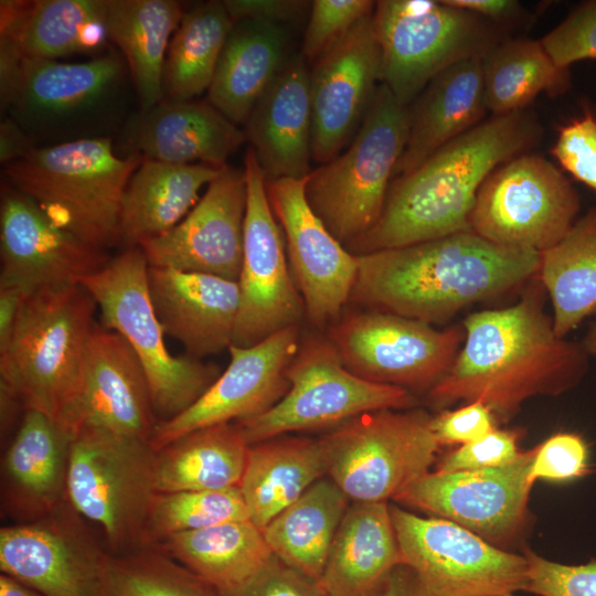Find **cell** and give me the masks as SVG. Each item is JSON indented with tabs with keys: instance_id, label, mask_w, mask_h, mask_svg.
<instances>
[{
	"instance_id": "cell-1",
	"label": "cell",
	"mask_w": 596,
	"mask_h": 596,
	"mask_svg": "<svg viewBox=\"0 0 596 596\" xmlns=\"http://www.w3.org/2000/svg\"><path fill=\"white\" fill-rule=\"evenodd\" d=\"M538 277L504 308L468 316L465 339L448 372L426 394L435 407L480 402L496 421L508 422L529 398L574 389L588 369L582 341L556 334L544 310Z\"/></svg>"
},
{
	"instance_id": "cell-2",
	"label": "cell",
	"mask_w": 596,
	"mask_h": 596,
	"mask_svg": "<svg viewBox=\"0 0 596 596\" xmlns=\"http://www.w3.org/2000/svg\"><path fill=\"white\" fill-rule=\"evenodd\" d=\"M356 256L350 302L432 326L525 284L540 267V253L501 246L472 231Z\"/></svg>"
},
{
	"instance_id": "cell-3",
	"label": "cell",
	"mask_w": 596,
	"mask_h": 596,
	"mask_svg": "<svg viewBox=\"0 0 596 596\" xmlns=\"http://www.w3.org/2000/svg\"><path fill=\"white\" fill-rule=\"evenodd\" d=\"M542 132L536 116L525 109L482 120L395 177L380 219L347 249L362 255L471 231L470 215L486 179L535 146Z\"/></svg>"
},
{
	"instance_id": "cell-4",
	"label": "cell",
	"mask_w": 596,
	"mask_h": 596,
	"mask_svg": "<svg viewBox=\"0 0 596 596\" xmlns=\"http://www.w3.org/2000/svg\"><path fill=\"white\" fill-rule=\"evenodd\" d=\"M141 161L117 156L111 138L97 137L36 147L2 173L55 224L105 251L119 244L121 200Z\"/></svg>"
},
{
	"instance_id": "cell-5",
	"label": "cell",
	"mask_w": 596,
	"mask_h": 596,
	"mask_svg": "<svg viewBox=\"0 0 596 596\" xmlns=\"http://www.w3.org/2000/svg\"><path fill=\"white\" fill-rule=\"evenodd\" d=\"M148 267L139 246L127 247L81 285L94 298L102 327L119 333L137 355L155 415L166 422L193 405L221 373L214 364L170 353L150 298Z\"/></svg>"
},
{
	"instance_id": "cell-6",
	"label": "cell",
	"mask_w": 596,
	"mask_h": 596,
	"mask_svg": "<svg viewBox=\"0 0 596 596\" xmlns=\"http://www.w3.org/2000/svg\"><path fill=\"white\" fill-rule=\"evenodd\" d=\"M97 305L81 285L46 287L26 294L4 354L0 382L24 411L56 418L75 383Z\"/></svg>"
},
{
	"instance_id": "cell-7",
	"label": "cell",
	"mask_w": 596,
	"mask_h": 596,
	"mask_svg": "<svg viewBox=\"0 0 596 596\" xmlns=\"http://www.w3.org/2000/svg\"><path fill=\"white\" fill-rule=\"evenodd\" d=\"M408 128L409 107L380 84L352 141L306 178L311 209L343 246L362 237L380 219Z\"/></svg>"
},
{
	"instance_id": "cell-8",
	"label": "cell",
	"mask_w": 596,
	"mask_h": 596,
	"mask_svg": "<svg viewBox=\"0 0 596 596\" xmlns=\"http://www.w3.org/2000/svg\"><path fill=\"white\" fill-rule=\"evenodd\" d=\"M372 17L380 84L407 107L441 72L502 41L497 24L444 0H380Z\"/></svg>"
},
{
	"instance_id": "cell-9",
	"label": "cell",
	"mask_w": 596,
	"mask_h": 596,
	"mask_svg": "<svg viewBox=\"0 0 596 596\" xmlns=\"http://www.w3.org/2000/svg\"><path fill=\"white\" fill-rule=\"evenodd\" d=\"M156 465L157 451L141 438L85 429L71 439L66 501L102 530L110 554L141 547Z\"/></svg>"
},
{
	"instance_id": "cell-10",
	"label": "cell",
	"mask_w": 596,
	"mask_h": 596,
	"mask_svg": "<svg viewBox=\"0 0 596 596\" xmlns=\"http://www.w3.org/2000/svg\"><path fill=\"white\" fill-rule=\"evenodd\" d=\"M432 418L422 408L380 409L328 430L319 437L327 476L351 502L395 500L436 460Z\"/></svg>"
},
{
	"instance_id": "cell-11",
	"label": "cell",
	"mask_w": 596,
	"mask_h": 596,
	"mask_svg": "<svg viewBox=\"0 0 596 596\" xmlns=\"http://www.w3.org/2000/svg\"><path fill=\"white\" fill-rule=\"evenodd\" d=\"M289 390L267 412L235 422L249 445L294 432L332 429L361 414L406 409L412 392L351 373L326 333H301L288 371Z\"/></svg>"
},
{
	"instance_id": "cell-12",
	"label": "cell",
	"mask_w": 596,
	"mask_h": 596,
	"mask_svg": "<svg viewBox=\"0 0 596 596\" xmlns=\"http://www.w3.org/2000/svg\"><path fill=\"white\" fill-rule=\"evenodd\" d=\"M127 72L115 51L76 63L26 57L7 115L38 147L107 137L104 128L119 109Z\"/></svg>"
},
{
	"instance_id": "cell-13",
	"label": "cell",
	"mask_w": 596,
	"mask_h": 596,
	"mask_svg": "<svg viewBox=\"0 0 596 596\" xmlns=\"http://www.w3.org/2000/svg\"><path fill=\"white\" fill-rule=\"evenodd\" d=\"M579 209V195L564 173L544 157L525 152L486 179L469 224L491 243L541 254L567 234Z\"/></svg>"
},
{
	"instance_id": "cell-14",
	"label": "cell",
	"mask_w": 596,
	"mask_h": 596,
	"mask_svg": "<svg viewBox=\"0 0 596 596\" xmlns=\"http://www.w3.org/2000/svg\"><path fill=\"white\" fill-rule=\"evenodd\" d=\"M324 333L351 373L412 393H427L443 379L465 339L462 324L437 329L364 308L343 312Z\"/></svg>"
},
{
	"instance_id": "cell-15",
	"label": "cell",
	"mask_w": 596,
	"mask_h": 596,
	"mask_svg": "<svg viewBox=\"0 0 596 596\" xmlns=\"http://www.w3.org/2000/svg\"><path fill=\"white\" fill-rule=\"evenodd\" d=\"M401 552L435 596H487L526 590L524 555L510 553L441 518H424L390 504Z\"/></svg>"
},
{
	"instance_id": "cell-16",
	"label": "cell",
	"mask_w": 596,
	"mask_h": 596,
	"mask_svg": "<svg viewBox=\"0 0 596 596\" xmlns=\"http://www.w3.org/2000/svg\"><path fill=\"white\" fill-rule=\"evenodd\" d=\"M243 170L246 211L237 280L240 309L232 344L245 348L285 328L300 326L305 307L289 267L283 231L268 200L265 173L251 147Z\"/></svg>"
},
{
	"instance_id": "cell-17",
	"label": "cell",
	"mask_w": 596,
	"mask_h": 596,
	"mask_svg": "<svg viewBox=\"0 0 596 596\" xmlns=\"http://www.w3.org/2000/svg\"><path fill=\"white\" fill-rule=\"evenodd\" d=\"M55 422L73 438L99 429L150 439L158 423L143 369L117 332L96 326Z\"/></svg>"
},
{
	"instance_id": "cell-18",
	"label": "cell",
	"mask_w": 596,
	"mask_h": 596,
	"mask_svg": "<svg viewBox=\"0 0 596 596\" xmlns=\"http://www.w3.org/2000/svg\"><path fill=\"white\" fill-rule=\"evenodd\" d=\"M306 179L266 180L268 200L283 231L286 253L304 301L305 318L317 331L336 323L350 302L358 256L343 246L311 209Z\"/></svg>"
},
{
	"instance_id": "cell-19",
	"label": "cell",
	"mask_w": 596,
	"mask_h": 596,
	"mask_svg": "<svg viewBox=\"0 0 596 596\" xmlns=\"http://www.w3.org/2000/svg\"><path fill=\"white\" fill-rule=\"evenodd\" d=\"M66 502L40 519L1 528V573L44 596H106L108 552Z\"/></svg>"
},
{
	"instance_id": "cell-20",
	"label": "cell",
	"mask_w": 596,
	"mask_h": 596,
	"mask_svg": "<svg viewBox=\"0 0 596 596\" xmlns=\"http://www.w3.org/2000/svg\"><path fill=\"white\" fill-rule=\"evenodd\" d=\"M536 447L502 467L428 472L394 501L457 523L486 541H510L526 521Z\"/></svg>"
},
{
	"instance_id": "cell-21",
	"label": "cell",
	"mask_w": 596,
	"mask_h": 596,
	"mask_svg": "<svg viewBox=\"0 0 596 596\" xmlns=\"http://www.w3.org/2000/svg\"><path fill=\"white\" fill-rule=\"evenodd\" d=\"M300 338V326H292L251 347L231 344L226 370L188 409L158 422L150 446L158 451L193 430L248 419L270 409L289 390L287 371Z\"/></svg>"
},
{
	"instance_id": "cell-22",
	"label": "cell",
	"mask_w": 596,
	"mask_h": 596,
	"mask_svg": "<svg viewBox=\"0 0 596 596\" xmlns=\"http://www.w3.org/2000/svg\"><path fill=\"white\" fill-rule=\"evenodd\" d=\"M372 14L332 44L309 70L311 158L319 166L352 141L380 85Z\"/></svg>"
},
{
	"instance_id": "cell-23",
	"label": "cell",
	"mask_w": 596,
	"mask_h": 596,
	"mask_svg": "<svg viewBox=\"0 0 596 596\" xmlns=\"http://www.w3.org/2000/svg\"><path fill=\"white\" fill-rule=\"evenodd\" d=\"M0 285L30 294L81 284L109 258L55 224L29 196L2 184L0 203Z\"/></svg>"
},
{
	"instance_id": "cell-24",
	"label": "cell",
	"mask_w": 596,
	"mask_h": 596,
	"mask_svg": "<svg viewBox=\"0 0 596 596\" xmlns=\"http://www.w3.org/2000/svg\"><path fill=\"white\" fill-rule=\"evenodd\" d=\"M245 211L244 170L226 164L180 223L138 246L151 267L237 281L243 260Z\"/></svg>"
},
{
	"instance_id": "cell-25",
	"label": "cell",
	"mask_w": 596,
	"mask_h": 596,
	"mask_svg": "<svg viewBox=\"0 0 596 596\" xmlns=\"http://www.w3.org/2000/svg\"><path fill=\"white\" fill-rule=\"evenodd\" d=\"M150 298L166 336L200 359L228 350L240 309V287L219 276L148 267Z\"/></svg>"
},
{
	"instance_id": "cell-26",
	"label": "cell",
	"mask_w": 596,
	"mask_h": 596,
	"mask_svg": "<svg viewBox=\"0 0 596 596\" xmlns=\"http://www.w3.org/2000/svg\"><path fill=\"white\" fill-rule=\"evenodd\" d=\"M124 137L129 153L174 164L203 163L216 168L246 141L244 129L209 100L164 98L132 115Z\"/></svg>"
},
{
	"instance_id": "cell-27",
	"label": "cell",
	"mask_w": 596,
	"mask_h": 596,
	"mask_svg": "<svg viewBox=\"0 0 596 596\" xmlns=\"http://www.w3.org/2000/svg\"><path fill=\"white\" fill-rule=\"evenodd\" d=\"M290 56L245 123L246 141L266 180L306 179L311 172L312 115L309 68Z\"/></svg>"
},
{
	"instance_id": "cell-28",
	"label": "cell",
	"mask_w": 596,
	"mask_h": 596,
	"mask_svg": "<svg viewBox=\"0 0 596 596\" xmlns=\"http://www.w3.org/2000/svg\"><path fill=\"white\" fill-rule=\"evenodd\" d=\"M71 437L46 414L26 409L2 464L6 509L30 522L66 501Z\"/></svg>"
},
{
	"instance_id": "cell-29",
	"label": "cell",
	"mask_w": 596,
	"mask_h": 596,
	"mask_svg": "<svg viewBox=\"0 0 596 596\" xmlns=\"http://www.w3.org/2000/svg\"><path fill=\"white\" fill-rule=\"evenodd\" d=\"M402 564L389 502H351L317 581L323 596H376Z\"/></svg>"
},
{
	"instance_id": "cell-30",
	"label": "cell",
	"mask_w": 596,
	"mask_h": 596,
	"mask_svg": "<svg viewBox=\"0 0 596 596\" xmlns=\"http://www.w3.org/2000/svg\"><path fill=\"white\" fill-rule=\"evenodd\" d=\"M409 108L405 148L394 178L406 174L438 149L480 124L487 109L482 58L461 61L437 75Z\"/></svg>"
},
{
	"instance_id": "cell-31",
	"label": "cell",
	"mask_w": 596,
	"mask_h": 596,
	"mask_svg": "<svg viewBox=\"0 0 596 596\" xmlns=\"http://www.w3.org/2000/svg\"><path fill=\"white\" fill-rule=\"evenodd\" d=\"M108 0H1L0 34L28 58L100 54L106 45Z\"/></svg>"
},
{
	"instance_id": "cell-32",
	"label": "cell",
	"mask_w": 596,
	"mask_h": 596,
	"mask_svg": "<svg viewBox=\"0 0 596 596\" xmlns=\"http://www.w3.org/2000/svg\"><path fill=\"white\" fill-rule=\"evenodd\" d=\"M285 24L241 20L221 53L207 100L235 125H245L256 103L274 82L287 57Z\"/></svg>"
},
{
	"instance_id": "cell-33",
	"label": "cell",
	"mask_w": 596,
	"mask_h": 596,
	"mask_svg": "<svg viewBox=\"0 0 596 596\" xmlns=\"http://www.w3.org/2000/svg\"><path fill=\"white\" fill-rule=\"evenodd\" d=\"M221 169L142 158L121 200L119 243L138 246L170 231L193 209L201 198L200 191Z\"/></svg>"
},
{
	"instance_id": "cell-34",
	"label": "cell",
	"mask_w": 596,
	"mask_h": 596,
	"mask_svg": "<svg viewBox=\"0 0 596 596\" xmlns=\"http://www.w3.org/2000/svg\"><path fill=\"white\" fill-rule=\"evenodd\" d=\"M327 471L320 438L286 434L251 445L238 486L249 520L263 530Z\"/></svg>"
},
{
	"instance_id": "cell-35",
	"label": "cell",
	"mask_w": 596,
	"mask_h": 596,
	"mask_svg": "<svg viewBox=\"0 0 596 596\" xmlns=\"http://www.w3.org/2000/svg\"><path fill=\"white\" fill-rule=\"evenodd\" d=\"M184 12L175 0H108V36L125 60L140 110L166 98V56Z\"/></svg>"
},
{
	"instance_id": "cell-36",
	"label": "cell",
	"mask_w": 596,
	"mask_h": 596,
	"mask_svg": "<svg viewBox=\"0 0 596 596\" xmlns=\"http://www.w3.org/2000/svg\"><path fill=\"white\" fill-rule=\"evenodd\" d=\"M351 501L329 478L311 485L263 530L272 553L296 572L318 581Z\"/></svg>"
},
{
	"instance_id": "cell-37",
	"label": "cell",
	"mask_w": 596,
	"mask_h": 596,
	"mask_svg": "<svg viewBox=\"0 0 596 596\" xmlns=\"http://www.w3.org/2000/svg\"><path fill=\"white\" fill-rule=\"evenodd\" d=\"M249 447L236 423L193 430L157 451V492L238 487Z\"/></svg>"
},
{
	"instance_id": "cell-38",
	"label": "cell",
	"mask_w": 596,
	"mask_h": 596,
	"mask_svg": "<svg viewBox=\"0 0 596 596\" xmlns=\"http://www.w3.org/2000/svg\"><path fill=\"white\" fill-rule=\"evenodd\" d=\"M153 547L215 589L249 578L274 554L262 530L251 520H237L170 535Z\"/></svg>"
},
{
	"instance_id": "cell-39",
	"label": "cell",
	"mask_w": 596,
	"mask_h": 596,
	"mask_svg": "<svg viewBox=\"0 0 596 596\" xmlns=\"http://www.w3.org/2000/svg\"><path fill=\"white\" fill-rule=\"evenodd\" d=\"M538 277L551 301L557 336L566 337L596 313V207L540 254Z\"/></svg>"
},
{
	"instance_id": "cell-40",
	"label": "cell",
	"mask_w": 596,
	"mask_h": 596,
	"mask_svg": "<svg viewBox=\"0 0 596 596\" xmlns=\"http://www.w3.org/2000/svg\"><path fill=\"white\" fill-rule=\"evenodd\" d=\"M487 109L493 116L524 110L541 93L565 94L568 68L557 66L541 40H502L482 57Z\"/></svg>"
},
{
	"instance_id": "cell-41",
	"label": "cell",
	"mask_w": 596,
	"mask_h": 596,
	"mask_svg": "<svg viewBox=\"0 0 596 596\" xmlns=\"http://www.w3.org/2000/svg\"><path fill=\"white\" fill-rule=\"evenodd\" d=\"M233 24L223 1L202 2L184 12L166 56L167 98L190 100L209 91Z\"/></svg>"
},
{
	"instance_id": "cell-42",
	"label": "cell",
	"mask_w": 596,
	"mask_h": 596,
	"mask_svg": "<svg viewBox=\"0 0 596 596\" xmlns=\"http://www.w3.org/2000/svg\"><path fill=\"white\" fill-rule=\"evenodd\" d=\"M104 589L106 596H216L211 585L153 547L108 552Z\"/></svg>"
},
{
	"instance_id": "cell-43",
	"label": "cell",
	"mask_w": 596,
	"mask_h": 596,
	"mask_svg": "<svg viewBox=\"0 0 596 596\" xmlns=\"http://www.w3.org/2000/svg\"><path fill=\"white\" fill-rule=\"evenodd\" d=\"M247 519L240 487L157 492L145 524L141 547L152 546L177 533Z\"/></svg>"
},
{
	"instance_id": "cell-44",
	"label": "cell",
	"mask_w": 596,
	"mask_h": 596,
	"mask_svg": "<svg viewBox=\"0 0 596 596\" xmlns=\"http://www.w3.org/2000/svg\"><path fill=\"white\" fill-rule=\"evenodd\" d=\"M375 7L371 0H315L310 4L301 52L306 61L315 62Z\"/></svg>"
},
{
	"instance_id": "cell-45",
	"label": "cell",
	"mask_w": 596,
	"mask_h": 596,
	"mask_svg": "<svg viewBox=\"0 0 596 596\" xmlns=\"http://www.w3.org/2000/svg\"><path fill=\"white\" fill-rule=\"evenodd\" d=\"M551 152L563 170L596 193V115L589 107L558 128Z\"/></svg>"
},
{
	"instance_id": "cell-46",
	"label": "cell",
	"mask_w": 596,
	"mask_h": 596,
	"mask_svg": "<svg viewBox=\"0 0 596 596\" xmlns=\"http://www.w3.org/2000/svg\"><path fill=\"white\" fill-rule=\"evenodd\" d=\"M541 42L562 68L579 61L596 60V0L578 4Z\"/></svg>"
},
{
	"instance_id": "cell-47",
	"label": "cell",
	"mask_w": 596,
	"mask_h": 596,
	"mask_svg": "<svg viewBox=\"0 0 596 596\" xmlns=\"http://www.w3.org/2000/svg\"><path fill=\"white\" fill-rule=\"evenodd\" d=\"M590 472L589 449L576 433L560 432L536 446L530 470V480L564 482Z\"/></svg>"
},
{
	"instance_id": "cell-48",
	"label": "cell",
	"mask_w": 596,
	"mask_h": 596,
	"mask_svg": "<svg viewBox=\"0 0 596 596\" xmlns=\"http://www.w3.org/2000/svg\"><path fill=\"white\" fill-rule=\"evenodd\" d=\"M528 592L538 596H596V560L578 565L562 564L525 550Z\"/></svg>"
},
{
	"instance_id": "cell-49",
	"label": "cell",
	"mask_w": 596,
	"mask_h": 596,
	"mask_svg": "<svg viewBox=\"0 0 596 596\" xmlns=\"http://www.w3.org/2000/svg\"><path fill=\"white\" fill-rule=\"evenodd\" d=\"M521 451L517 434L494 428L486 436L461 445L445 455L437 471L479 470L498 468L514 461Z\"/></svg>"
},
{
	"instance_id": "cell-50",
	"label": "cell",
	"mask_w": 596,
	"mask_h": 596,
	"mask_svg": "<svg viewBox=\"0 0 596 596\" xmlns=\"http://www.w3.org/2000/svg\"><path fill=\"white\" fill-rule=\"evenodd\" d=\"M215 593L216 596H323L316 581L288 567L275 555L246 581Z\"/></svg>"
},
{
	"instance_id": "cell-51",
	"label": "cell",
	"mask_w": 596,
	"mask_h": 596,
	"mask_svg": "<svg viewBox=\"0 0 596 596\" xmlns=\"http://www.w3.org/2000/svg\"><path fill=\"white\" fill-rule=\"evenodd\" d=\"M496 428L491 411L480 402H471L454 409L439 413L432 418V429L440 445L475 441Z\"/></svg>"
},
{
	"instance_id": "cell-52",
	"label": "cell",
	"mask_w": 596,
	"mask_h": 596,
	"mask_svg": "<svg viewBox=\"0 0 596 596\" xmlns=\"http://www.w3.org/2000/svg\"><path fill=\"white\" fill-rule=\"evenodd\" d=\"M223 3L234 22L257 20L278 24L298 18L310 6L299 0H224Z\"/></svg>"
},
{
	"instance_id": "cell-53",
	"label": "cell",
	"mask_w": 596,
	"mask_h": 596,
	"mask_svg": "<svg viewBox=\"0 0 596 596\" xmlns=\"http://www.w3.org/2000/svg\"><path fill=\"white\" fill-rule=\"evenodd\" d=\"M447 4L478 15L494 24L512 22L521 17L522 10L513 0H444Z\"/></svg>"
},
{
	"instance_id": "cell-54",
	"label": "cell",
	"mask_w": 596,
	"mask_h": 596,
	"mask_svg": "<svg viewBox=\"0 0 596 596\" xmlns=\"http://www.w3.org/2000/svg\"><path fill=\"white\" fill-rule=\"evenodd\" d=\"M36 143L11 116L2 117L0 123V162L7 166L29 155Z\"/></svg>"
},
{
	"instance_id": "cell-55",
	"label": "cell",
	"mask_w": 596,
	"mask_h": 596,
	"mask_svg": "<svg viewBox=\"0 0 596 596\" xmlns=\"http://www.w3.org/2000/svg\"><path fill=\"white\" fill-rule=\"evenodd\" d=\"M26 292L11 285H0V355L8 350Z\"/></svg>"
},
{
	"instance_id": "cell-56",
	"label": "cell",
	"mask_w": 596,
	"mask_h": 596,
	"mask_svg": "<svg viewBox=\"0 0 596 596\" xmlns=\"http://www.w3.org/2000/svg\"><path fill=\"white\" fill-rule=\"evenodd\" d=\"M376 596H435L419 577L405 564H400L390 575Z\"/></svg>"
},
{
	"instance_id": "cell-57",
	"label": "cell",
	"mask_w": 596,
	"mask_h": 596,
	"mask_svg": "<svg viewBox=\"0 0 596 596\" xmlns=\"http://www.w3.org/2000/svg\"><path fill=\"white\" fill-rule=\"evenodd\" d=\"M0 407L1 432L3 434L8 433L14 423L19 408H23L15 393L3 382H0Z\"/></svg>"
},
{
	"instance_id": "cell-58",
	"label": "cell",
	"mask_w": 596,
	"mask_h": 596,
	"mask_svg": "<svg viewBox=\"0 0 596 596\" xmlns=\"http://www.w3.org/2000/svg\"><path fill=\"white\" fill-rule=\"evenodd\" d=\"M0 596H44L18 579L1 573Z\"/></svg>"
},
{
	"instance_id": "cell-59",
	"label": "cell",
	"mask_w": 596,
	"mask_h": 596,
	"mask_svg": "<svg viewBox=\"0 0 596 596\" xmlns=\"http://www.w3.org/2000/svg\"><path fill=\"white\" fill-rule=\"evenodd\" d=\"M582 343L588 355L596 359V313L586 330Z\"/></svg>"
},
{
	"instance_id": "cell-60",
	"label": "cell",
	"mask_w": 596,
	"mask_h": 596,
	"mask_svg": "<svg viewBox=\"0 0 596 596\" xmlns=\"http://www.w3.org/2000/svg\"><path fill=\"white\" fill-rule=\"evenodd\" d=\"M487 596H515L514 594H496V595H487Z\"/></svg>"
}]
</instances>
